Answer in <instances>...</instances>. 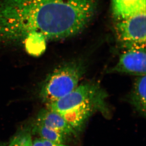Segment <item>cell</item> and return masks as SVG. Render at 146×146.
Returning a JSON list of instances; mask_svg holds the SVG:
<instances>
[{"mask_svg":"<svg viewBox=\"0 0 146 146\" xmlns=\"http://www.w3.org/2000/svg\"><path fill=\"white\" fill-rule=\"evenodd\" d=\"M108 96L99 83L88 81L78 85L63 98L46 104V108L61 114L77 132L95 113L108 115Z\"/></svg>","mask_w":146,"mask_h":146,"instance_id":"cell-1","label":"cell"},{"mask_svg":"<svg viewBox=\"0 0 146 146\" xmlns=\"http://www.w3.org/2000/svg\"><path fill=\"white\" fill-rule=\"evenodd\" d=\"M85 72L81 62L72 61L53 70L44 83L40 97L46 104L54 102L73 91L79 85Z\"/></svg>","mask_w":146,"mask_h":146,"instance_id":"cell-2","label":"cell"},{"mask_svg":"<svg viewBox=\"0 0 146 146\" xmlns=\"http://www.w3.org/2000/svg\"><path fill=\"white\" fill-rule=\"evenodd\" d=\"M146 13L117 21L116 34L126 49L146 47Z\"/></svg>","mask_w":146,"mask_h":146,"instance_id":"cell-3","label":"cell"},{"mask_svg":"<svg viewBox=\"0 0 146 146\" xmlns=\"http://www.w3.org/2000/svg\"><path fill=\"white\" fill-rule=\"evenodd\" d=\"M146 47L126 49L120 55L117 64L110 70L111 72L146 75Z\"/></svg>","mask_w":146,"mask_h":146,"instance_id":"cell-4","label":"cell"},{"mask_svg":"<svg viewBox=\"0 0 146 146\" xmlns=\"http://www.w3.org/2000/svg\"><path fill=\"white\" fill-rule=\"evenodd\" d=\"M36 123L61 132L66 137L75 136L77 133L61 114L47 108L40 111Z\"/></svg>","mask_w":146,"mask_h":146,"instance_id":"cell-5","label":"cell"},{"mask_svg":"<svg viewBox=\"0 0 146 146\" xmlns=\"http://www.w3.org/2000/svg\"><path fill=\"white\" fill-rule=\"evenodd\" d=\"M146 0H112V13L119 21L146 13Z\"/></svg>","mask_w":146,"mask_h":146,"instance_id":"cell-6","label":"cell"},{"mask_svg":"<svg viewBox=\"0 0 146 146\" xmlns=\"http://www.w3.org/2000/svg\"><path fill=\"white\" fill-rule=\"evenodd\" d=\"M146 75L139 76L136 80L130 94V102L135 110L146 116Z\"/></svg>","mask_w":146,"mask_h":146,"instance_id":"cell-7","label":"cell"},{"mask_svg":"<svg viewBox=\"0 0 146 146\" xmlns=\"http://www.w3.org/2000/svg\"><path fill=\"white\" fill-rule=\"evenodd\" d=\"M32 131L40 138L55 143L64 144L66 141V136L64 134L37 123L33 126Z\"/></svg>","mask_w":146,"mask_h":146,"instance_id":"cell-8","label":"cell"},{"mask_svg":"<svg viewBox=\"0 0 146 146\" xmlns=\"http://www.w3.org/2000/svg\"><path fill=\"white\" fill-rule=\"evenodd\" d=\"M31 131H23L16 135L7 146H32Z\"/></svg>","mask_w":146,"mask_h":146,"instance_id":"cell-9","label":"cell"},{"mask_svg":"<svg viewBox=\"0 0 146 146\" xmlns=\"http://www.w3.org/2000/svg\"><path fill=\"white\" fill-rule=\"evenodd\" d=\"M64 144H57L44 139L42 138H36L32 141V146H63Z\"/></svg>","mask_w":146,"mask_h":146,"instance_id":"cell-10","label":"cell"},{"mask_svg":"<svg viewBox=\"0 0 146 146\" xmlns=\"http://www.w3.org/2000/svg\"><path fill=\"white\" fill-rule=\"evenodd\" d=\"M0 146H7V144L5 142H0Z\"/></svg>","mask_w":146,"mask_h":146,"instance_id":"cell-11","label":"cell"},{"mask_svg":"<svg viewBox=\"0 0 146 146\" xmlns=\"http://www.w3.org/2000/svg\"><path fill=\"white\" fill-rule=\"evenodd\" d=\"M65 146V145H64V146Z\"/></svg>","mask_w":146,"mask_h":146,"instance_id":"cell-12","label":"cell"}]
</instances>
